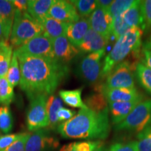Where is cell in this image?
<instances>
[{
    "mask_svg": "<svg viewBox=\"0 0 151 151\" xmlns=\"http://www.w3.org/2000/svg\"><path fill=\"white\" fill-rule=\"evenodd\" d=\"M96 90L101 92L108 103L120 101H132L137 99H143V96L137 88H109L104 85H100Z\"/></svg>",
    "mask_w": 151,
    "mask_h": 151,
    "instance_id": "12",
    "label": "cell"
},
{
    "mask_svg": "<svg viewBox=\"0 0 151 151\" xmlns=\"http://www.w3.org/2000/svg\"><path fill=\"white\" fill-rule=\"evenodd\" d=\"M90 29L89 19L81 18L78 21L69 24L66 37L73 46L79 47Z\"/></svg>",
    "mask_w": 151,
    "mask_h": 151,
    "instance_id": "16",
    "label": "cell"
},
{
    "mask_svg": "<svg viewBox=\"0 0 151 151\" xmlns=\"http://www.w3.org/2000/svg\"><path fill=\"white\" fill-rule=\"evenodd\" d=\"M16 9L12 1L8 0H0V20L3 22L6 32L11 36L14 24Z\"/></svg>",
    "mask_w": 151,
    "mask_h": 151,
    "instance_id": "21",
    "label": "cell"
},
{
    "mask_svg": "<svg viewBox=\"0 0 151 151\" xmlns=\"http://www.w3.org/2000/svg\"><path fill=\"white\" fill-rule=\"evenodd\" d=\"M14 98V88L9 84L6 77L0 78V104L9 106Z\"/></svg>",
    "mask_w": 151,
    "mask_h": 151,
    "instance_id": "29",
    "label": "cell"
},
{
    "mask_svg": "<svg viewBox=\"0 0 151 151\" xmlns=\"http://www.w3.org/2000/svg\"><path fill=\"white\" fill-rule=\"evenodd\" d=\"M107 100L101 92L97 90L96 93L90 94L86 99V105L90 110L94 112H101L108 109Z\"/></svg>",
    "mask_w": 151,
    "mask_h": 151,
    "instance_id": "25",
    "label": "cell"
},
{
    "mask_svg": "<svg viewBox=\"0 0 151 151\" xmlns=\"http://www.w3.org/2000/svg\"><path fill=\"white\" fill-rule=\"evenodd\" d=\"M141 9L142 14L144 28L151 27V0L141 1Z\"/></svg>",
    "mask_w": 151,
    "mask_h": 151,
    "instance_id": "35",
    "label": "cell"
},
{
    "mask_svg": "<svg viewBox=\"0 0 151 151\" xmlns=\"http://www.w3.org/2000/svg\"><path fill=\"white\" fill-rule=\"evenodd\" d=\"M131 28L124 21L122 15H120L113 19L111 24V36L117 40L121 36L127 32Z\"/></svg>",
    "mask_w": 151,
    "mask_h": 151,
    "instance_id": "33",
    "label": "cell"
},
{
    "mask_svg": "<svg viewBox=\"0 0 151 151\" xmlns=\"http://www.w3.org/2000/svg\"><path fill=\"white\" fill-rule=\"evenodd\" d=\"M83 88L71 90H60L59 95L66 104L73 108L88 109L81 98Z\"/></svg>",
    "mask_w": 151,
    "mask_h": 151,
    "instance_id": "23",
    "label": "cell"
},
{
    "mask_svg": "<svg viewBox=\"0 0 151 151\" xmlns=\"http://www.w3.org/2000/svg\"><path fill=\"white\" fill-rule=\"evenodd\" d=\"M48 16L59 21L72 23L81 18L71 1L55 0L49 11Z\"/></svg>",
    "mask_w": 151,
    "mask_h": 151,
    "instance_id": "11",
    "label": "cell"
},
{
    "mask_svg": "<svg viewBox=\"0 0 151 151\" xmlns=\"http://www.w3.org/2000/svg\"><path fill=\"white\" fill-rule=\"evenodd\" d=\"M143 34V30L141 28L132 27L127 32L117 39L104 60L101 78L107 76L113 68L123 62L130 53L139 52L142 44Z\"/></svg>",
    "mask_w": 151,
    "mask_h": 151,
    "instance_id": "3",
    "label": "cell"
},
{
    "mask_svg": "<svg viewBox=\"0 0 151 151\" xmlns=\"http://www.w3.org/2000/svg\"><path fill=\"white\" fill-rule=\"evenodd\" d=\"M109 151H139L137 141L127 143H117L113 144Z\"/></svg>",
    "mask_w": 151,
    "mask_h": 151,
    "instance_id": "36",
    "label": "cell"
},
{
    "mask_svg": "<svg viewBox=\"0 0 151 151\" xmlns=\"http://www.w3.org/2000/svg\"><path fill=\"white\" fill-rule=\"evenodd\" d=\"M20 76H20V66H19L18 56H17L16 52L14 50L6 78L9 84L13 88H14L18 84H20Z\"/></svg>",
    "mask_w": 151,
    "mask_h": 151,
    "instance_id": "28",
    "label": "cell"
},
{
    "mask_svg": "<svg viewBox=\"0 0 151 151\" xmlns=\"http://www.w3.org/2000/svg\"><path fill=\"white\" fill-rule=\"evenodd\" d=\"M17 54L55 58L51 39L43 35L30 39L15 50Z\"/></svg>",
    "mask_w": 151,
    "mask_h": 151,
    "instance_id": "9",
    "label": "cell"
},
{
    "mask_svg": "<svg viewBox=\"0 0 151 151\" xmlns=\"http://www.w3.org/2000/svg\"><path fill=\"white\" fill-rule=\"evenodd\" d=\"M52 43L55 58L65 64L71 61L80 52L79 48L73 46L66 36L52 39Z\"/></svg>",
    "mask_w": 151,
    "mask_h": 151,
    "instance_id": "14",
    "label": "cell"
},
{
    "mask_svg": "<svg viewBox=\"0 0 151 151\" xmlns=\"http://www.w3.org/2000/svg\"><path fill=\"white\" fill-rule=\"evenodd\" d=\"M69 24L67 22L59 21L48 16L41 23L43 27V35L51 40L66 36Z\"/></svg>",
    "mask_w": 151,
    "mask_h": 151,
    "instance_id": "18",
    "label": "cell"
},
{
    "mask_svg": "<svg viewBox=\"0 0 151 151\" xmlns=\"http://www.w3.org/2000/svg\"><path fill=\"white\" fill-rule=\"evenodd\" d=\"M76 115V111L71 110V109H66L62 107L58 111V118L59 122H66L70 120Z\"/></svg>",
    "mask_w": 151,
    "mask_h": 151,
    "instance_id": "39",
    "label": "cell"
},
{
    "mask_svg": "<svg viewBox=\"0 0 151 151\" xmlns=\"http://www.w3.org/2000/svg\"><path fill=\"white\" fill-rule=\"evenodd\" d=\"M55 0H30L28 3L27 13L35 20L41 24L53 4Z\"/></svg>",
    "mask_w": 151,
    "mask_h": 151,
    "instance_id": "19",
    "label": "cell"
},
{
    "mask_svg": "<svg viewBox=\"0 0 151 151\" xmlns=\"http://www.w3.org/2000/svg\"><path fill=\"white\" fill-rule=\"evenodd\" d=\"M48 96L39 94L30 100L28 107L26 124L29 131H37L48 126L46 103Z\"/></svg>",
    "mask_w": 151,
    "mask_h": 151,
    "instance_id": "6",
    "label": "cell"
},
{
    "mask_svg": "<svg viewBox=\"0 0 151 151\" xmlns=\"http://www.w3.org/2000/svg\"><path fill=\"white\" fill-rule=\"evenodd\" d=\"M17 56L21 76L20 88L30 100L39 94H52L68 76L67 65L55 58L22 54Z\"/></svg>",
    "mask_w": 151,
    "mask_h": 151,
    "instance_id": "1",
    "label": "cell"
},
{
    "mask_svg": "<svg viewBox=\"0 0 151 151\" xmlns=\"http://www.w3.org/2000/svg\"><path fill=\"white\" fill-rule=\"evenodd\" d=\"M10 35L6 32L3 22L0 20V43L3 41H9Z\"/></svg>",
    "mask_w": 151,
    "mask_h": 151,
    "instance_id": "41",
    "label": "cell"
},
{
    "mask_svg": "<svg viewBox=\"0 0 151 151\" xmlns=\"http://www.w3.org/2000/svg\"><path fill=\"white\" fill-rule=\"evenodd\" d=\"M151 125V99L142 101L123 121L114 128L116 131H129L138 134Z\"/></svg>",
    "mask_w": 151,
    "mask_h": 151,
    "instance_id": "5",
    "label": "cell"
},
{
    "mask_svg": "<svg viewBox=\"0 0 151 151\" xmlns=\"http://www.w3.org/2000/svg\"><path fill=\"white\" fill-rule=\"evenodd\" d=\"M113 0H98L97 1V7L108 11L111 4H113Z\"/></svg>",
    "mask_w": 151,
    "mask_h": 151,
    "instance_id": "42",
    "label": "cell"
},
{
    "mask_svg": "<svg viewBox=\"0 0 151 151\" xmlns=\"http://www.w3.org/2000/svg\"><path fill=\"white\" fill-rule=\"evenodd\" d=\"M24 133L11 134L0 137V151H3L6 148L10 146L13 143L20 139Z\"/></svg>",
    "mask_w": 151,
    "mask_h": 151,
    "instance_id": "38",
    "label": "cell"
},
{
    "mask_svg": "<svg viewBox=\"0 0 151 151\" xmlns=\"http://www.w3.org/2000/svg\"><path fill=\"white\" fill-rule=\"evenodd\" d=\"M135 68L128 60H124L107 75L106 81L104 85L109 88H134V69Z\"/></svg>",
    "mask_w": 151,
    "mask_h": 151,
    "instance_id": "8",
    "label": "cell"
},
{
    "mask_svg": "<svg viewBox=\"0 0 151 151\" xmlns=\"http://www.w3.org/2000/svg\"><path fill=\"white\" fill-rule=\"evenodd\" d=\"M76 9L80 17L88 16L97 8V1L94 0H75L71 1Z\"/></svg>",
    "mask_w": 151,
    "mask_h": 151,
    "instance_id": "31",
    "label": "cell"
},
{
    "mask_svg": "<svg viewBox=\"0 0 151 151\" xmlns=\"http://www.w3.org/2000/svg\"><path fill=\"white\" fill-rule=\"evenodd\" d=\"M108 42L107 39L90 28L79 46V50L90 53L105 50Z\"/></svg>",
    "mask_w": 151,
    "mask_h": 151,
    "instance_id": "17",
    "label": "cell"
},
{
    "mask_svg": "<svg viewBox=\"0 0 151 151\" xmlns=\"http://www.w3.org/2000/svg\"><path fill=\"white\" fill-rule=\"evenodd\" d=\"M94 151H109V148L106 147L104 143H101L99 146H98Z\"/></svg>",
    "mask_w": 151,
    "mask_h": 151,
    "instance_id": "45",
    "label": "cell"
},
{
    "mask_svg": "<svg viewBox=\"0 0 151 151\" xmlns=\"http://www.w3.org/2000/svg\"><path fill=\"white\" fill-rule=\"evenodd\" d=\"M105 50L91 52L83 59L76 69L79 78L88 83H95L101 78L102 65L101 59L104 56Z\"/></svg>",
    "mask_w": 151,
    "mask_h": 151,
    "instance_id": "7",
    "label": "cell"
},
{
    "mask_svg": "<svg viewBox=\"0 0 151 151\" xmlns=\"http://www.w3.org/2000/svg\"><path fill=\"white\" fill-rule=\"evenodd\" d=\"M143 99H137L132 101H120V102L109 103L111 121L116 125L123 121L129 113L134 110Z\"/></svg>",
    "mask_w": 151,
    "mask_h": 151,
    "instance_id": "15",
    "label": "cell"
},
{
    "mask_svg": "<svg viewBox=\"0 0 151 151\" xmlns=\"http://www.w3.org/2000/svg\"><path fill=\"white\" fill-rule=\"evenodd\" d=\"M13 53V46L9 41L0 43V78L6 76Z\"/></svg>",
    "mask_w": 151,
    "mask_h": 151,
    "instance_id": "24",
    "label": "cell"
},
{
    "mask_svg": "<svg viewBox=\"0 0 151 151\" xmlns=\"http://www.w3.org/2000/svg\"><path fill=\"white\" fill-rule=\"evenodd\" d=\"M137 139L139 151H151V125L139 132Z\"/></svg>",
    "mask_w": 151,
    "mask_h": 151,
    "instance_id": "34",
    "label": "cell"
},
{
    "mask_svg": "<svg viewBox=\"0 0 151 151\" xmlns=\"http://www.w3.org/2000/svg\"><path fill=\"white\" fill-rule=\"evenodd\" d=\"M29 133H24L20 139L13 143L10 146L3 151H25L26 143L30 137Z\"/></svg>",
    "mask_w": 151,
    "mask_h": 151,
    "instance_id": "37",
    "label": "cell"
},
{
    "mask_svg": "<svg viewBox=\"0 0 151 151\" xmlns=\"http://www.w3.org/2000/svg\"><path fill=\"white\" fill-rule=\"evenodd\" d=\"M143 53L144 55L143 64L151 69V50H143Z\"/></svg>",
    "mask_w": 151,
    "mask_h": 151,
    "instance_id": "43",
    "label": "cell"
},
{
    "mask_svg": "<svg viewBox=\"0 0 151 151\" xmlns=\"http://www.w3.org/2000/svg\"><path fill=\"white\" fill-rule=\"evenodd\" d=\"M135 1L134 0H116L113 1L110 8L109 9L108 13L111 18L114 19L120 15H122L132 6Z\"/></svg>",
    "mask_w": 151,
    "mask_h": 151,
    "instance_id": "32",
    "label": "cell"
},
{
    "mask_svg": "<svg viewBox=\"0 0 151 151\" xmlns=\"http://www.w3.org/2000/svg\"><path fill=\"white\" fill-rule=\"evenodd\" d=\"M124 21L130 27L144 28L143 19L141 14V1L137 0L130 8L122 14Z\"/></svg>",
    "mask_w": 151,
    "mask_h": 151,
    "instance_id": "20",
    "label": "cell"
},
{
    "mask_svg": "<svg viewBox=\"0 0 151 151\" xmlns=\"http://www.w3.org/2000/svg\"><path fill=\"white\" fill-rule=\"evenodd\" d=\"M42 34L43 27L40 22L30 16L27 11L22 13L16 10L10 36L12 46L18 48L30 39Z\"/></svg>",
    "mask_w": 151,
    "mask_h": 151,
    "instance_id": "4",
    "label": "cell"
},
{
    "mask_svg": "<svg viewBox=\"0 0 151 151\" xmlns=\"http://www.w3.org/2000/svg\"><path fill=\"white\" fill-rule=\"evenodd\" d=\"M12 1L16 11H18L22 13L27 11L29 1H27V0H14V1Z\"/></svg>",
    "mask_w": 151,
    "mask_h": 151,
    "instance_id": "40",
    "label": "cell"
},
{
    "mask_svg": "<svg viewBox=\"0 0 151 151\" xmlns=\"http://www.w3.org/2000/svg\"><path fill=\"white\" fill-rule=\"evenodd\" d=\"M109 113V109L101 112L81 109L70 120L60 124L57 129L65 139L102 140L111 131Z\"/></svg>",
    "mask_w": 151,
    "mask_h": 151,
    "instance_id": "2",
    "label": "cell"
},
{
    "mask_svg": "<svg viewBox=\"0 0 151 151\" xmlns=\"http://www.w3.org/2000/svg\"><path fill=\"white\" fill-rule=\"evenodd\" d=\"M101 143H103L100 141H86L69 143L62 146L59 151H94Z\"/></svg>",
    "mask_w": 151,
    "mask_h": 151,
    "instance_id": "27",
    "label": "cell"
},
{
    "mask_svg": "<svg viewBox=\"0 0 151 151\" xmlns=\"http://www.w3.org/2000/svg\"><path fill=\"white\" fill-rule=\"evenodd\" d=\"M90 28L109 41L111 36V24L113 18L108 11L97 7L89 18Z\"/></svg>",
    "mask_w": 151,
    "mask_h": 151,
    "instance_id": "13",
    "label": "cell"
},
{
    "mask_svg": "<svg viewBox=\"0 0 151 151\" xmlns=\"http://www.w3.org/2000/svg\"><path fill=\"white\" fill-rule=\"evenodd\" d=\"M14 127V118L8 106H0V130L8 134Z\"/></svg>",
    "mask_w": 151,
    "mask_h": 151,
    "instance_id": "30",
    "label": "cell"
},
{
    "mask_svg": "<svg viewBox=\"0 0 151 151\" xmlns=\"http://www.w3.org/2000/svg\"><path fill=\"white\" fill-rule=\"evenodd\" d=\"M59 145L58 139L50 136L48 130L41 129L30 135L25 151H54Z\"/></svg>",
    "mask_w": 151,
    "mask_h": 151,
    "instance_id": "10",
    "label": "cell"
},
{
    "mask_svg": "<svg viewBox=\"0 0 151 151\" xmlns=\"http://www.w3.org/2000/svg\"><path fill=\"white\" fill-rule=\"evenodd\" d=\"M143 50H151V35L143 45Z\"/></svg>",
    "mask_w": 151,
    "mask_h": 151,
    "instance_id": "44",
    "label": "cell"
},
{
    "mask_svg": "<svg viewBox=\"0 0 151 151\" xmlns=\"http://www.w3.org/2000/svg\"><path fill=\"white\" fill-rule=\"evenodd\" d=\"M63 107L62 99L57 96L50 95L48 97L46 103V110L48 117V127L55 129L59 122L58 112Z\"/></svg>",
    "mask_w": 151,
    "mask_h": 151,
    "instance_id": "22",
    "label": "cell"
},
{
    "mask_svg": "<svg viewBox=\"0 0 151 151\" xmlns=\"http://www.w3.org/2000/svg\"><path fill=\"white\" fill-rule=\"evenodd\" d=\"M135 74L141 87L151 94V69L139 62L136 65Z\"/></svg>",
    "mask_w": 151,
    "mask_h": 151,
    "instance_id": "26",
    "label": "cell"
}]
</instances>
